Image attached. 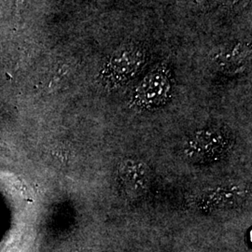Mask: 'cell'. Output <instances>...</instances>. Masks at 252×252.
Masks as SVG:
<instances>
[{
	"mask_svg": "<svg viewBox=\"0 0 252 252\" xmlns=\"http://www.w3.org/2000/svg\"><path fill=\"white\" fill-rule=\"evenodd\" d=\"M171 93L170 71L166 64H159L137 85L132 104L142 109L158 108L167 102Z\"/></svg>",
	"mask_w": 252,
	"mask_h": 252,
	"instance_id": "obj_1",
	"label": "cell"
},
{
	"mask_svg": "<svg viewBox=\"0 0 252 252\" xmlns=\"http://www.w3.org/2000/svg\"><path fill=\"white\" fill-rule=\"evenodd\" d=\"M146 58L142 50L126 47L115 51L103 65L100 78L109 87L125 84L135 77L144 64Z\"/></svg>",
	"mask_w": 252,
	"mask_h": 252,
	"instance_id": "obj_2",
	"label": "cell"
},
{
	"mask_svg": "<svg viewBox=\"0 0 252 252\" xmlns=\"http://www.w3.org/2000/svg\"><path fill=\"white\" fill-rule=\"evenodd\" d=\"M118 181L120 189L126 198H140L150 188V167L141 160L135 158L126 159L119 165Z\"/></svg>",
	"mask_w": 252,
	"mask_h": 252,
	"instance_id": "obj_3",
	"label": "cell"
},
{
	"mask_svg": "<svg viewBox=\"0 0 252 252\" xmlns=\"http://www.w3.org/2000/svg\"><path fill=\"white\" fill-rule=\"evenodd\" d=\"M187 153L190 155H206L218 153L223 146V137L211 130H204L188 141Z\"/></svg>",
	"mask_w": 252,
	"mask_h": 252,
	"instance_id": "obj_4",
	"label": "cell"
},
{
	"mask_svg": "<svg viewBox=\"0 0 252 252\" xmlns=\"http://www.w3.org/2000/svg\"><path fill=\"white\" fill-rule=\"evenodd\" d=\"M251 52L249 47L239 43L234 47L221 50L219 54L215 55L214 60L220 68H239L240 65L243 64L244 60L248 58Z\"/></svg>",
	"mask_w": 252,
	"mask_h": 252,
	"instance_id": "obj_5",
	"label": "cell"
},
{
	"mask_svg": "<svg viewBox=\"0 0 252 252\" xmlns=\"http://www.w3.org/2000/svg\"><path fill=\"white\" fill-rule=\"evenodd\" d=\"M25 3H26V0H15V7H16V13L17 15L20 16L23 9L25 8Z\"/></svg>",
	"mask_w": 252,
	"mask_h": 252,
	"instance_id": "obj_6",
	"label": "cell"
},
{
	"mask_svg": "<svg viewBox=\"0 0 252 252\" xmlns=\"http://www.w3.org/2000/svg\"><path fill=\"white\" fill-rule=\"evenodd\" d=\"M219 1H220L224 5H234L237 2H239L240 0H219Z\"/></svg>",
	"mask_w": 252,
	"mask_h": 252,
	"instance_id": "obj_7",
	"label": "cell"
}]
</instances>
